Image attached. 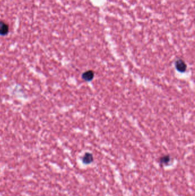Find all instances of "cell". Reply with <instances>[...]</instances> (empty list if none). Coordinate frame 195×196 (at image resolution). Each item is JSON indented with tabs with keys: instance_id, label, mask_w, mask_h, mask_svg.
I'll return each mask as SVG.
<instances>
[{
	"instance_id": "cell-1",
	"label": "cell",
	"mask_w": 195,
	"mask_h": 196,
	"mask_svg": "<svg viewBox=\"0 0 195 196\" xmlns=\"http://www.w3.org/2000/svg\"><path fill=\"white\" fill-rule=\"evenodd\" d=\"M175 66L176 70L180 73H184L187 69V64L182 59H177L175 62Z\"/></svg>"
},
{
	"instance_id": "cell-2",
	"label": "cell",
	"mask_w": 195,
	"mask_h": 196,
	"mask_svg": "<svg viewBox=\"0 0 195 196\" xmlns=\"http://www.w3.org/2000/svg\"><path fill=\"white\" fill-rule=\"evenodd\" d=\"M81 78L86 82H91L95 78V72L92 70H88L83 73Z\"/></svg>"
},
{
	"instance_id": "cell-3",
	"label": "cell",
	"mask_w": 195,
	"mask_h": 196,
	"mask_svg": "<svg viewBox=\"0 0 195 196\" xmlns=\"http://www.w3.org/2000/svg\"><path fill=\"white\" fill-rule=\"evenodd\" d=\"M94 160V157L92 154L90 153H86L84 155L82 161L83 163L85 165H89L90 163H92Z\"/></svg>"
},
{
	"instance_id": "cell-4",
	"label": "cell",
	"mask_w": 195,
	"mask_h": 196,
	"mask_svg": "<svg viewBox=\"0 0 195 196\" xmlns=\"http://www.w3.org/2000/svg\"><path fill=\"white\" fill-rule=\"evenodd\" d=\"M9 32V26L6 23L0 21V35L2 36L7 35Z\"/></svg>"
},
{
	"instance_id": "cell-5",
	"label": "cell",
	"mask_w": 195,
	"mask_h": 196,
	"mask_svg": "<svg viewBox=\"0 0 195 196\" xmlns=\"http://www.w3.org/2000/svg\"><path fill=\"white\" fill-rule=\"evenodd\" d=\"M171 157L169 155H164L160 158V162L162 164H163V165H167L169 163V162L171 161Z\"/></svg>"
}]
</instances>
